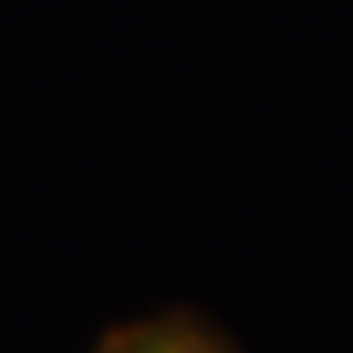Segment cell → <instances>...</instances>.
Returning a JSON list of instances; mask_svg holds the SVG:
<instances>
[{"instance_id":"6da1fadb","label":"cell","mask_w":353,"mask_h":353,"mask_svg":"<svg viewBox=\"0 0 353 353\" xmlns=\"http://www.w3.org/2000/svg\"><path fill=\"white\" fill-rule=\"evenodd\" d=\"M95 353H239L213 330L203 317L190 311L144 317L105 334Z\"/></svg>"}]
</instances>
